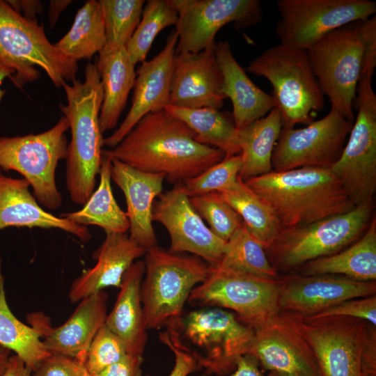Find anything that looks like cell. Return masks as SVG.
<instances>
[{"instance_id": "51", "label": "cell", "mask_w": 376, "mask_h": 376, "mask_svg": "<svg viewBox=\"0 0 376 376\" xmlns=\"http://www.w3.org/2000/svg\"><path fill=\"white\" fill-rule=\"evenodd\" d=\"M13 74V70L0 63V102L2 101L6 93V90L1 88L3 82L8 77L10 79Z\"/></svg>"}, {"instance_id": "36", "label": "cell", "mask_w": 376, "mask_h": 376, "mask_svg": "<svg viewBox=\"0 0 376 376\" xmlns=\"http://www.w3.org/2000/svg\"><path fill=\"white\" fill-rule=\"evenodd\" d=\"M217 265L260 277L279 278L265 249L251 236L244 223L226 242L222 257Z\"/></svg>"}, {"instance_id": "19", "label": "cell", "mask_w": 376, "mask_h": 376, "mask_svg": "<svg viewBox=\"0 0 376 376\" xmlns=\"http://www.w3.org/2000/svg\"><path fill=\"white\" fill-rule=\"evenodd\" d=\"M279 279L280 310L302 317L314 315L347 299L376 293V281H360L340 275L294 274Z\"/></svg>"}, {"instance_id": "38", "label": "cell", "mask_w": 376, "mask_h": 376, "mask_svg": "<svg viewBox=\"0 0 376 376\" xmlns=\"http://www.w3.org/2000/svg\"><path fill=\"white\" fill-rule=\"evenodd\" d=\"M104 25L106 45L125 47L140 20L143 0H99Z\"/></svg>"}, {"instance_id": "35", "label": "cell", "mask_w": 376, "mask_h": 376, "mask_svg": "<svg viewBox=\"0 0 376 376\" xmlns=\"http://www.w3.org/2000/svg\"><path fill=\"white\" fill-rule=\"evenodd\" d=\"M0 345L13 352L32 372L51 354L38 331L17 319L10 309L1 269Z\"/></svg>"}, {"instance_id": "24", "label": "cell", "mask_w": 376, "mask_h": 376, "mask_svg": "<svg viewBox=\"0 0 376 376\" xmlns=\"http://www.w3.org/2000/svg\"><path fill=\"white\" fill-rule=\"evenodd\" d=\"M105 233V239L93 253L95 265L75 279L70 288L68 297L72 303L107 287L120 288L126 272L146 253L126 233Z\"/></svg>"}, {"instance_id": "34", "label": "cell", "mask_w": 376, "mask_h": 376, "mask_svg": "<svg viewBox=\"0 0 376 376\" xmlns=\"http://www.w3.org/2000/svg\"><path fill=\"white\" fill-rule=\"evenodd\" d=\"M106 45L100 3L88 0L77 12L68 32L54 45L66 57L78 61L90 60Z\"/></svg>"}, {"instance_id": "15", "label": "cell", "mask_w": 376, "mask_h": 376, "mask_svg": "<svg viewBox=\"0 0 376 376\" xmlns=\"http://www.w3.org/2000/svg\"><path fill=\"white\" fill-rule=\"evenodd\" d=\"M353 123L331 109L324 117L305 127L283 125L272 154V171L302 167L330 169L339 159Z\"/></svg>"}, {"instance_id": "50", "label": "cell", "mask_w": 376, "mask_h": 376, "mask_svg": "<svg viewBox=\"0 0 376 376\" xmlns=\"http://www.w3.org/2000/svg\"><path fill=\"white\" fill-rule=\"evenodd\" d=\"M48 16L50 27L55 25L59 15L72 3L69 0H54L49 1Z\"/></svg>"}, {"instance_id": "9", "label": "cell", "mask_w": 376, "mask_h": 376, "mask_svg": "<svg viewBox=\"0 0 376 376\" xmlns=\"http://www.w3.org/2000/svg\"><path fill=\"white\" fill-rule=\"evenodd\" d=\"M145 255L141 301L147 329H154L182 315L191 291L205 280L209 264L157 246Z\"/></svg>"}, {"instance_id": "32", "label": "cell", "mask_w": 376, "mask_h": 376, "mask_svg": "<svg viewBox=\"0 0 376 376\" xmlns=\"http://www.w3.org/2000/svg\"><path fill=\"white\" fill-rule=\"evenodd\" d=\"M169 113L184 122L200 143L222 150L226 157L240 155L238 133L228 115L212 108L190 109L167 105Z\"/></svg>"}, {"instance_id": "53", "label": "cell", "mask_w": 376, "mask_h": 376, "mask_svg": "<svg viewBox=\"0 0 376 376\" xmlns=\"http://www.w3.org/2000/svg\"><path fill=\"white\" fill-rule=\"evenodd\" d=\"M267 376H304L298 373H288V372H279V371H270Z\"/></svg>"}, {"instance_id": "45", "label": "cell", "mask_w": 376, "mask_h": 376, "mask_svg": "<svg viewBox=\"0 0 376 376\" xmlns=\"http://www.w3.org/2000/svg\"><path fill=\"white\" fill-rule=\"evenodd\" d=\"M159 340L173 353L175 363L168 376H188L198 370L194 357L185 350L178 340L166 330L159 333ZM146 376H150L146 375Z\"/></svg>"}, {"instance_id": "28", "label": "cell", "mask_w": 376, "mask_h": 376, "mask_svg": "<svg viewBox=\"0 0 376 376\" xmlns=\"http://www.w3.org/2000/svg\"><path fill=\"white\" fill-rule=\"evenodd\" d=\"M95 64L100 76L103 98L100 112L102 134L114 128L118 122L136 79L134 65L125 47L105 45L98 53Z\"/></svg>"}, {"instance_id": "27", "label": "cell", "mask_w": 376, "mask_h": 376, "mask_svg": "<svg viewBox=\"0 0 376 376\" xmlns=\"http://www.w3.org/2000/svg\"><path fill=\"white\" fill-rule=\"evenodd\" d=\"M144 261L134 262L125 274L115 304L105 325L124 343L127 353L143 356L147 327L141 301Z\"/></svg>"}, {"instance_id": "39", "label": "cell", "mask_w": 376, "mask_h": 376, "mask_svg": "<svg viewBox=\"0 0 376 376\" xmlns=\"http://www.w3.org/2000/svg\"><path fill=\"white\" fill-rule=\"evenodd\" d=\"M189 200L196 212L206 221L210 230L225 242L243 224L240 216L219 192L189 197Z\"/></svg>"}, {"instance_id": "52", "label": "cell", "mask_w": 376, "mask_h": 376, "mask_svg": "<svg viewBox=\"0 0 376 376\" xmlns=\"http://www.w3.org/2000/svg\"><path fill=\"white\" fill-rule=\"evenodd\" d=\"M11 352L0 345V376H2L8 366Z\"/></svg>"}, {"instance_id": "17", "label": "cell", "mask_w": 376, "mask_h": 376, "mask_svg": "<svg viewBox=\"0 0 376 376\" xmlns=\"http://www.w3.org/2000/svg\"><path fill=\"white\" fill-rule=\"evenodd\" d=\"M178 13L175 53H198L215 42L221 28L258 23L262 17L258 0H171Z\"/></svg>"}, {"instance_id": "30", "label": "cell", "mask_w": 376, "mask_h": 376, "mask_svg": "<svg viewBox=\"0 0 376 376\" xmlns=\"http://www.w3.org/2000/svg\"><path fill=\"white\" fill-rule=\"evenodd\" d=\"M283 125L277 107L266 116L237 130L241 169L239 177L246 180L272 171V154Z\"/></svg>"}, {"instance_id": "37", "label": "cell", "mask_w": 376, "mask_h": 376, "mask_svg": "<svg viewBox=\"0 0 376 376\" xmlns=\"http://www.w3.org/2000/svg\"><path fill=\"white\" fill-rule=\"evenodd\" d=\"M141 15L142 18L125 46L134 65L145 61L157 35L164 28L175 25L178 21V13L171 0L147 1Z\"/></svg>"}, {"instance_id": "22", "label": "cell", "mask_w": 376, "mask_h": 376, "mask_svg": "<svg viewBox=\"0 0 376 376\" xmlns=\"http://www.w3.org/2000/svg\"><path fill=\"white\" fill-rule=\"evenodd\" d=\"M178 33L174 29L164 48L151 60L143 61L136 71L131 107L120 126L108 137L104 146H116L146 115L164 109L169 104Z\"/></svg>"}, {"instance_id": "29", "label": "cell", "mask_w": 376, "mask_h": 376, "mask_svg": "<svg viewBox=\"0 0 376 376\" xmlns=\"http://www.w3.org/2000/svg\"><path fill=\"white\" fill-rule=\"evenodd\" d=\"M304 276L336 274L360 281L376 280V217L365 233L345 249L308 262L297 269Z\"/></svg>"}, {"instance_id": "16", "label": "cell", "mask_w": 376, "mask_h": 376, "mask_svg": "<svg viewBox=\"0 0 376 376\" xmlns=\"http://www.w3.org/2000/svg\"><path fill=\"white\" fill-rule=\"evenodd\" d=\"M301 316L279 310L253 327L249 354L269 371L321 376L314 352L301 327Z\"/></svg>"}, {"instance_id": "44", "label": "cell", "mask_w": 376, "mask_h": 376, "mask_svg": "<svg viewBox=\"0 0 376 376\" xmlns=\"http://www.w3.org/2000/svg\"><path fill=\"white\" fill-rule=\"evenodd\" d=\"M32 376H92L76 359L51 354L32 372Z\"/></svg>"}, {"instance_id": "42", "label": "cell", "mask_w": 376, "mask_h": 376, "mask_svg": "<svg viewBox=\"0 0 376 376\" xmlns=\"http://www.w3.org/2000/svg\"><path fill=\"white\" fill-rule=\"evenodd\" d=\"M328 316L359 318L376 326V295L347 299L309 317Z\"/></svg>"}, {"instance_id": "3", "label": "cell", "mask_w": 376, "mask_h": 376, "mask_svg": "<svg viewBox=\"0 0 376 376\" xmlns=\"http://www.w3.org/2000/svg\"><path fill=\"white\" fill-rule=\"evenodd\" d=\"M67 104L60 109L68 122L71 140L68 146L65 181L71 200L84 205L96 184L100 173L104 138L99 116L103 98L97 66L88 63L84 80L75 79L62 84Z\"/></svg>"}, {"instance_id": "5", "label": "cell", "mask_w": 376, "mask_h": 376, "mask_svg": "<svg viewBox=\"0 0 376 376\" xmlns=\"http://www.w3.org/2000/svg\"><path fill=\"white\" fill-rule=\"evenodd\" d=\"M0 63L13 71V84L22 88L45 71L56 88L76 79L77 61L64 56L47 38L37 20L27 19L0 0Z\"/></svg>"}, {"instance_id": "26", "label": "cell", "mask_w": 376, "mask_h": 376, "mask_svg": "<svg viewBox=\"0 0 376 376\" xmlns=\"http://www.w3.org/2000/svg\"><path fill=\"white\" fill-rule=\"evenodd\" d=\"M215 55L223 77L222 93L232 102V116L237 130L264 117L276 107L273 96L247 76L234 57L228 42L216 43Z\"/></svg>"}, {"instance_id": "14", "label": "cell", "mask_w": 376, "mask_h": 376, "mask_svg": "<svg viewBox=\"0 0 376 376\" xmlns=\"http://www.w3.org/2000/svg\"><path fill=\"white\" fill-rule=\"evenodd\" d=\"M280 43L308 50L327 33L375 15L370 0H279Z\"/></svg>"}, {"instance_id": "23", "label": "cell", "mask_w": 376, "mask_h": 376, "mask_svg": "<svg viewBox=\"0 0 376 376\" xmlns=\"http://www.w3.org/2000/svg\"><path fill=\"white\" fill-rule=\"evenodd\" d=\"M111 177L125 198L130 237L146 251L157 246L152 207L155 198L162 191L165 175L142 171L111 159Z\"/></svg>"}, {"instance_id": "31", "label": "cell", "mask_w": 376, "mask_h": 376, "mask_svg": "<svg viewBox=\"0 0 376 376\" xmlns=\"http://www.w3.org/2000/svg\"><path fill=\"white\" fill-rule=\"evenodd\" d=\"M103 151V150H102ZM111 159L102 152L100 183L84 207L61 217L80 226H97L105 233H126L130 222L126 212L118 205L111 186Z\"/></svg>"}, {"instance_id": "8", "label": "cell", "mask_w": 376, "mask_h": 376, "mask_svg": "<svg viewBox=\"0 0 376 376\" xmlns=\"http://www.w3.org/2000/svg\"><path fill=\"white\" fill-rule=\"evenodd\" d=\"M374 214V203L306 225L282 229L265 250L278 273L297 269L315 259L334 254L357 241L366 230Z\"/></svg>"}, {"instance_id": "48", "label": "cell", "mask_w": 376, "mask_h": 376, "mask_svg": "<svg viewBox=\"0 0 376 376\" xmlns=\"http://www.w3.org/2000/svg\"><path fill=\"white\" fill-rule=\"evenodd\" d=\"M7 2L24 17L36 20V16L43 10L41 1L38 0H8Z\"/></svg>"}, {"instance_id": "20", "label": "cell", "mask_w": 376, "mask_h": 376, "mask_svg": "<svg viewBox=\"0 0 376 376\" xmlns=\"http://www.w3.org/2000/svg\"><path fill=\"white\" fill-rule=\"evenodd\" d=\"M107 298L102 290L83 299L68 320L56 327L40 312L29 314L27 319L50 354L69 357L85 365L89 346L105 324Z\"/></svg>"}, {"instance_id": "4", "label": "cell", "mask_w": 376, "mask_h": 376, "mask_svg": "<svg viewBox=\"0 0 376 376\" xmlns=\"http://www.w3.org/2000/svg\"><path fill=\"white\" fill-rule=\"evenodd\" d=\"M166 330L196 360L206 374L231 373L237 360L249 353L252 327L226 309L212 307L191 311L170 321Z\"/></svg>"}, {"instance_id": "1", "label": "cell", "mask_w": 376, "mask_h": 376, "mask_svg": "<svg viewBox=\"0 0 376 376\" xmlns=\"http://www.w3.org/2000/svg\"><path fill=\"white\" fill-rule=\"evenodd\" d=\"M138 170L183 183L221 162L225 153L195 139L194 132L165 109L143 116L114 148L103 150Z\"/></svg>"}, {"instance_id": "6", "label": "cell", "mask_w": 376, "mask_h": 376, "mask_svg": "<svg viewBox=\"0 0 376 376\" xmlns=\"http://www.w3.org/2000/svg\"><path fill=\"white\" fill-rule=\"evenodd\" d=\"M301 327L321 376L376 375V326L350 317L301 316Z\"/></svg>"}, {"instance_id": "18", "label": "cell", "mask_w": 376, "mask_h": 376, "mask_svg": "<svg viewBox=\"0 0 376 376\" xmlns=\"http://www.w3.org/2000/svg\"><path fill=\"white\" fill-rule=\"evenodd\" d=\"M152 221L160 223L170 237L169 251L188 252L209 265L219 263L226 242L215 235L191 204L182 183L158 196Z\"/></svg>"}, {"instance_id": "49", "label": "cell", "mask_w": 376, "mask_h": 376, "mask_svg": "<svg viewBox=\"0 0 376 376\" xmlns=\"http://www.w3.org/2000/svg\"><path fill=\"white\" fill-rule=\"evenodd\" d=\"M2 376H32V371L20 358L12 354Z\"/></svg>"}, {"instance_id": "11", "label": "cell", "mask_w": 376, "mask_h": 376, "mask_svg": "<svg viewBox=\"0 0 376 376\" xmlns=\"http://www.w3.org/2000/svg\"><path fill=\"white\" fill-rule=\"evenodd\" d=\"M280 288L279 277L263 278L209 265L205 280L193 289L188 301L229 311L253 328L280 310Z\"/></svg>"}, {"instance_id": "12", "label": "cell", "mask_w": 376, "mask_h": 376, "mask_svg": "<svg viewBox=\"0 0 376 376\" xmlns=\"http://www.w3.org/2000/svg\"><path fill=\"white\" fill-rule=\"evenodd\" d=\"M307 51L313 72L331 108L354 122V102L360 79L362 45L355 22L337 29Z\"/></svg>"}, {"instance_id": "2", "label": "cell", "mask_w": 376, "mask_h": 376, "mask_svg": "<svg viewBox=\"0 0 376 376\" xmlns=\"http://www.w3.org/2000/svg\"><path fill=\"white\" fill-rule=\"evenodd\" d=\"M244 183L270 207L281 230L313 223L356 207L328 168L272 171Z\"/></svg>"}, {"instance_id": "13", "label": "cell", "mask_w": 376, "mask_h": 376, "mask_svg": "<svg viewBox=\"0 0 376 376\" xmlns=\"http://www.w3.org/2000/svg\"><path fill=\"white\" fill-rule=\"evenodd\" d=\"M355 103L357 118L330 170L357 206L373 201L376 189V95L372 80L359 79Z\"/></svg>"}, {"instance_id": "41", "label": "cell", "mask_w": 376, "mask_h": 376, "mask_svg": "<svg viewBox=\"0 0 376 376\" xmlns=\"http://www.w3.org/2000/svg\"><path fill=\"white\" fill-rule=\"evenodd\" d=\"M128 354L123 340L105 324L98 330L88 350L85 366L95 376Z\"/></svg>"}, {"instance_id": "40", "label": "cell", "mask_w": 376, "mask_h": 376, "mask_svg": "<svg viewBox=\"0 0 376 376\" xmlns=\"http://www.w3.org/2000/svg\"><path fill=\"white\" fill-rule=\"evenodd\" d=\"M241 165L240 155L225 157L197 176L183 182L185 191L189 197H192L227 190L236 183Z\"/></svg>"}, {"instance_id": "10", "label": "cell", "mask_w": 376, "mask_h": 376, "mask_svg": "<svg viewBox=\"0 0 376 376\" xmlns=\"http://www.w3.org/2000/svg\"><path fill=\"white\" fill-rule=\"evenodd\" d=\"M63 116L50 129L24 136H0V169L14 171L33 189V196L43 207L55 210L62 205L56 182L58 162L66 159L69 129Z\"/></svg>"}, {"instance_id": "47", "label": "cell", "mask_w": 376, "mask_h": 376, "mask_svg": "<svg viewBox=\"0 0 376 376\" xmlns=\"http://www.w3.org/2000/svg\"><path fill=\"white\" fill-rule=\"evenodd\" d=\"M257 359L251 354L242 356L237 361L235 369L228 376H265L259 368ZM201 376H207L206 374Z\"/></svg>"}, {"instance_id": "54", "label": "cell", "mask_w": 376, "mask_h": 376, "mask_svg": "<svg viewBox=\"0 0 376 376\" xmlns=\"http://www.w3.org/2000/svg\"><path fill=\"white\" fill-rule=\"evenodd\" d=\"M370 376H376V375H370Z\"/></svg>"}, {"instance_id": "7", "label": "cell", "mask_w": 376, "mask_h": 376, "mask_svg": "<svg viewBox=\"0 0 376 376\" xmlns=\"http://www.w3.org/2000/svg\"><path fill=\"white\" fill-rule=\"evenodd\" d=\"M246 69L270 82L284 126L308 125L324 109V95L306 50L280 43L265 50Z\"/></svg>"}, {"instance_id": "43", "label": "cell", "mask_w": 376, "mask_h": 376, "mask_svg": "<svg viewBox=\"0 0 376 376\" xmlns=\"http://www.w3.org/2000/svg\"><path fill=\"white\" fill-rule=\"evenodd\" d=\"M362 45L360 79L372 80L376 67V15L355 22Z\"/></svg>"}, {"instance_id": "33", "label": "cell", "mask_w": 376, "mask_h": 376, "mask_svg": "<svg viewBox=\"0 0 376 376\" xmlns=\"http://www.w3.org/2000/svg\"><path fill=\"white\" fill-rule=\"evenodd\" d=\"M219 193L240 216L251 236L265 250L270 247L281 231L270 207L240 177L232 187Z\"/></svg>"}, {"instance_id": "46", "label": "cell", "mask_w": 376, "mask_h": 376, "mask_svg": "<svg viewBox=\"0 0 376 376\" xmlns=\"http://www.w3.org/2000/svg\"><path fill=\"white\" fill-rule=\"evenodd\" d=\"M143 356L127 354L95 376H141Z\"/></svg>"}, {"instance_id": "21", "label": "cell", "mask_w": 376, "mask_h": 376, "mask_svg": "<svg viewBox=\"0 0 376 376\" xmlns=\"http://www.w3.org/2000/svg\"><path fill=\"white\" fill-rule=\"evenodd\" d=\"M216 43L198 53H175L169 105L217 110L223 107L226 97L222 93L223 77L215 55Z\"/></svg>"}, {"instance_id": "25", "label": "cell", "mask_w": 376, "mask_h": 376, "mask_svg": "<svg viewBox=\"0 0 376 376\" xmlns=\"http://www.w3.org/2000/svg\"><path fill=\"white\" fill-rule=\"evenodd\" d=\"M24 178H14L0 171V230L9 227L56 228L86 242L91 234L86 226L75 224L44 210L29 191Z\"/></svg>"}]
</instances>
